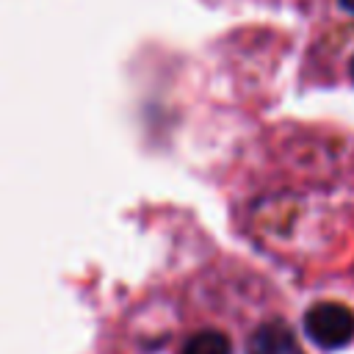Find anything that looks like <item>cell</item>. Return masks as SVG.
<instances>
[{
	"mask_svg": "<svg viewBox=\"0 0 354 354\" xmlns=\"http://www.w3.org/2000/svg\"><path fill=\"white\" fill-rule=\"evenodd\" d=\"M351 77H354V58H351Z\"/></svg>",
	"mask_w": 354,
	"mask_h": 354,
	"instance_id": "5b68a950",
	"label": "cell"
},
{
	"mask_svg": "<svg viewBox=\"0 0 354 354\" xmlns=\"http://www.w3.org/2000/svg\"><path fill=\"white\" fill-rule=\"evenodd\" d=\"M180 354H232V343L218 329H202L183 343Z\"/></svg>",
	"mask_w": 354,
	"mask_h": 354,
	"instance_id": "3957f363",
	"label": "cell"
},
{
	"mask_svg": "<svg viewBox=\"0 0 354 354\" xmlns=\"http://www.w3.org/2000/svg\"><path fill=\"white\" fill-rule=\"evenodd\" d=\"M304 332L318 348H343L354 337V315L335 301H318L304 313Z\"/></svg>",
	"mask_w": 354,
	"mask_h": 354,
	"instance_id": "6da1fadb",
	"label": "cell"
},
{
	"mask_svg": "<svg viewBox=\"0 0 354 354\" xmlns=\"http://www.w3.org/2000/svg\"><path fill=\"white\" fill-rule=\"evenodd\" d=\"M249 354H301V348L282 321H268L249 337Z\"/></svg>",
	"mask_w": 354,
	"mask_h": 354,
	"instance_id": "7a4b0ae2",
	"label": "cell"
},
{
	"mask_svg": "<svg viewBox=\"0 0 354 354\" xmlns=\"http://www.w3.org/2000/svg\"><path fill=\"white\" fill-rule=\"evenodd\" d=\"M340 6H343L346 11H351V14H354V0H340Z\"/></svg>",
	"mask_w": 354,
	"mask_h": 354,
	"instance_id": "277c9868",
	"label": "cell"
}]
</instances>
